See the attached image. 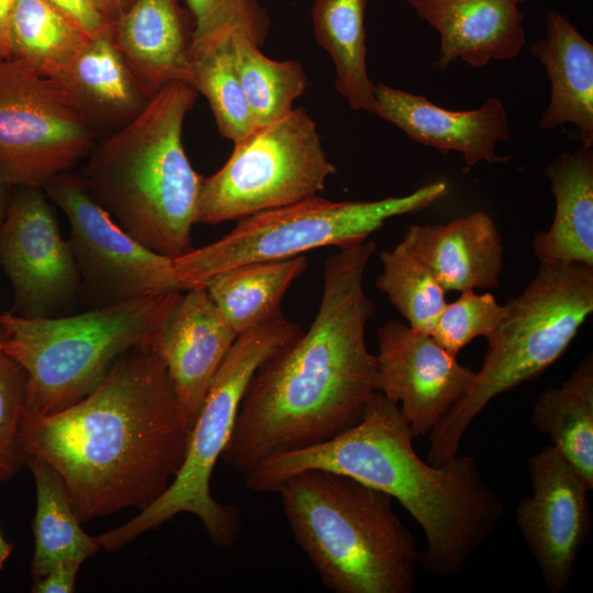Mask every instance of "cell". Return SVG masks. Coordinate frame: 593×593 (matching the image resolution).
Masks as SVG:
<instances>
[{
	"label": "cell",
	"mask_w": 593,
	"mask_h": 593,
	"mask_svg": "<svg viewBox=\"0 0 593 593\" xmlns=\"http://www.w3.org/2000/svg\"><path fill=\"white\" fill-rule=\"evenodd\" d=\"M302 328L282 312L240 333L219 368L192 424L183 463L166 492L152 505L97 540L116 551L180 513L195 515L219 548L235 545L243 527L234 505L217 502L210 490L214 466L232 435L243 395L258 367L293 344Z\"/></svg>",
	"instance_id": "8"
},
{
	"label": "cell",
	"mask_w": 593,
	"mask_h": 593,
	"mask_svg": "<svg viewBox=\"0 0 593 593\" xmlns=\"http://www.w3.org/2000/svg\"><path fill=\"white\" fill-rule=\"evenodd\" d=\"M504 305L506 316L470 390L428 434L427 461L434 466L458 455L469 425L492 399L536 379L564 354L593 312V265L540 262L535 278Z\"/></svg>",
	"instance_id": "6"
},
{
	"label": "cell",
	"mask_w": 593,
	"mask_h": 593,
	"mask_svg": "<svg viewBox=\"0 0 593 593\" xmlns=\"http://www.w3.org/2000/svg\"><path fill=\"white\" fill-rule=\"evenodd\" d=\"M99 136L52 77L13 58L0 60V177L38 187L72 171Z\"/></svg>",
	"instance_id": "11"
},
{
	"label": "cell",
	"mask_w": 593,
	"mask_h": 593,
	"mask_svg": "<svg viewBox=\"0 0 593 593\" xmlns=\"http://www.w3.org/2000/svg\"><path fill=\"white\" fill-rule=\"evenodd\" d=\"M382 272L376 280L410 327L430 334L446 305V292L429 268L400 242L380 254Z\"/></svg>",
	"instance_id": "31"
},
{
	"label": "cell",
	"mask_w": 593,
	"mask_h": 593,
	"mask_svg": "<svg viewBox=\"0 0 593 593\" xmlns=\"http://www.w3.org/2000/svg\"><path fill=\"white\" fill-rule=\"evenodd\" d=\"M374 250L366 239L326 259L309 329L254 373L221 456L242 474L273 455L329 440L362 418L377 392V356L365 338L374 304L363 290Z\"/></svg>",
	"instance_id": "1"
},
{
	"label": "cell",
	"mask_w": 593,
	"mask_h": 593,
	"mask_svg": "<svg viewBox=\"0 0 593 593\" xmlns=\"http://www.w3.org/2000/svg\"><path fill=\"white\" fill-rule=\"evenodd\" d=\"M398 404L377 391L353 427L329 440L286 452V475L320 469L350 477L395 499L426 537L419 567L437 577L460 573L504 513L472 455L441 466L424 461Z\"/></svg>",
	"instance_id": "3"
},
{
	"label": "cell",
	"mask_w": 593,
	"mask_h": 593,
	"mask_svg": "<svg viewBox=\"0 0 593 593\" xmlns=\"http://www.w3.org/2000/svg\"><path fill=\"white\" fill-rule=\"evenodd\" d=\"M180 0H134L114 22L112 40L150 99L171 82L192 86L194 23Z\"/></svg>",
	"instance_id": "18"
},
{
	"label": "cell",
	"mask_w": 593,
	"mask_h": 593,
	"mask_svg": "<svg viewBox=\"0 0 593 593\" xmlns=\"http://www.w3.org/2000/svg\"><path fill=\"white\" fill-rule=\"evenodd\" d=\"M15 0H0V60L9 58L8 27Z\"/></svg>",
	"instance_id": "37"
},
{
	"label": "cell",
	"mask_w": 593,
	"mask_h": 593,
	"mask_svg": "<svg viewBox=\"0 0 593 593\" xmlns=\"http://www.w3.org/2000/svg\"><path fill=\"white\" fill-rule=\"evenodd\" d=\"M556 201L548 231L535 235L540 262L593 265V149L560 154L546 169Z\"/></svg>",
	"instance_id": "23"
},
{
	"label": "cell",
	"mask_w": 593,
	"mask_h": 593,
	"mask_svg": "<svg viewBox=\"0 0 593 593\" xmlns=\"http://www.w3.org/2000/svg\"><path fill=\"white\" fill-rule=\"evenodd\" d=\"M43 190L69 221L68 244L79 273L81 296L92 307L184 291L172 259L131 237L96 201L81 174H59Z\"/></svg>",
	"instance_id": "12"
},
{
	"label": "cell",
	"mask_w": 593,
	"mask_h": 593,
	"mask_svg": "<svg viewBox=\"0 0 593 593\" xmlns=\"http://www.w3.org/2000/svg\"><path fill=\"white\" fill-rule=\"evenodd\" d=\"M532 423L593 484V355L588 354L560 387L546 388Z\"/></svg>",
	"instance_id": "26"
},
{
	"label": "cell",
	"mask_w": 593,
	"mask_h": 593,
	"mask_svg": "<svg viewBox=\"0 0 593 593\" xmlns=\"http://www.w3.org/2000/svg\"><path fill=\"white\" fill-rule=\"evenodd\" d=\"M232 48L238 77L256 126L284 116L303 94L307 77L294 60H273L245 35L233 32Z\"/></svg>",
	"instance_id": "30"
},
{
	"label": "cell",
	"mask_w": 593,
	"mask_h": 593,
	"mask_svg": "<svg viewBox=\"0 0 593 593\" xmlns=\"http://www.w3.org/2000/svg\"><path fill=\"white\" fill-rule=\"evenodd\" d=\"M53 79L99 139L130 123L149 101L111 34L89 38Z\"/></svg>",
	"instance_id": "21"
},
{
	"label": "cell",
	"mask_w": 593,
	"mask_h": 593,
	"mask_svg": "<svg viewBox=\"0 0 593 593\" xmlns=\"http://www.w3.org/2000/svg\"><path fill=\"white\" fill-rule=\"evenodd\" d=\"M374 98L378 118L394 124L424 146L443 154L460 153L469 167L481 161L500 164L511 159V156H499L495 150L499 142L511 137L507 112L497 98L488 99L475 110L452 111L383 82L374 85Z\"/></svg>",
	"instance_id": "17"
},
{
	"label": "cell",
	"mask_w": 593,
	"mask_h": 593,
	"mask_svg": "<svg viewBox=\"0 0 593 593\" xmlns=\"http://www.w3.org/2000/svg\"><path fill=\"white\" fill-rule=\"evenodd\" d=\"M0 326V340L2 337ZM25 370L0 346V482L25 465L22 422L26 403Z\"/></svg>",
	"instance_id": "33"
},
{
	"label": "cell",
	"mask_w": 593,
	"mask_h": 593,
	"mask_svg": "<svg viewBox=\"0 0 593 593\" xmlns=\"http://www.w3.org/2000/svg\"><path fill=\"white\" fill-rule=\"evenodd\" d=\"M11 190L12 187L0 177V225L7 214Z\"/></svg>",
	"instance_id": "39"
},
{
	"label": "cell",
	"mask_w": 593,
	"mask_h": 593,
	"mask_svg": "<svg viewBox=\"0 0 593 593\" xmlns=\"http://www.w3.org/2000/svg\"><path fill=\"white\" fill-rule=\"evenodd\" d=\"M182 292L55 317L1 313L0 346L27 377L25 411L51 415L89 394L124 353L153 345Z\"/></svg>",
	"instance_id": "7"
},
{
	"label": "cell",
	"mask_w": 593,
	"mask_h": 593,
	"mask_svg": "<svg viewBox=\"0 0 593 593\" xmlns=\"http://www.w3.org/2000/svg\"><path fill=\"white\" fill-rule=\"evenodd\" d=\"M440 36L435 66L445 70L460 59L474 68L510 60L522 51L524 14L515 0H406Z\"/></svg>",
	"instance_id": "19"
},
{
	"label": "cell",
	"mask_w": 593,
	"mask_h": 593,
	"mask_svg": "<svg viewBox=\"0 0 593 593\" xmlns=\"http://www.w3.org/2000/svg\"><path fill=\"white\" fill-rule=\"evenodd\" d=\"M533 492L516 507V523L550 593L570 582L592 526L593 484L552 445L529 457Z\"/></svg>",
	"instance_id": "14"
},
{
	"label": "cell",
	"mask_w": 593,
	"mask_h": 593,
	"mask_svg": "<svg viewBox=\"0 0 593 593\" xmlns=\"http://www.w3.org/2000/svg\"><path fill=\"white\" fill-rule=\"evenodd\" d=\"M187 8L194 23L192 43L233 30L261 47L269 33L270 18L258 0H187Z\"/></svg>",
	"instance_id": "34"
},
{
	"label": "cell",
	"mask_w": 593,
	"mask_h": 593,
	"mask_svg": "<svg viewBox=\"0 0 593 593\" xmlns=\"http://www.w3.org/2000/svg\"><path fill=\"white\" fill-rule=\"evenodd\" d=\"M198 91L171 82L120 130L98 139L81 174L112 219L148 249L175 259L193 249L203 180L183 148L182 130Z\"/></svg>",
	"instance_id": "4"
},
{
	"label": "cell",
	"mask_w": 593,
	"mask_h": 593,
	"mask_svg": "<svg viewBox=\"0 0 593 593\" xmlns=\"http://www.w3.org/2000/svg\"><path fill=\"white\" fill-rule=\"evenodd\" d=\"M307 265L305 255L247 264L215 275L203 288L239 335L281 312L283 295Z\"/></svg>",
	"instance_id": "24"
},
{
	"label": "cell",
	"mask_w": 593,
	"mask_h": 593,
	"mask_svg": "<svg viewBox=\"0 0 593 593\" xmlns=\"http://www.w3.org/2000/svg\"><path fill=\"white\" fill-rule=\"evenodd\" d=\"M515 1H516L517 3H521V2H523V1H525V0H515Z\"/></svg>",
	"instance_id": "41"
},
{
	"label": "cell",
	"mask_w": 593,
	"mask_h": 593,
	"mask_svg": "<svg viewBox=\"0 0 593 593\" xmlns=\"http://www.w3.org/2000/svg\"><path fill=\"white\" fill-rule=\"evenodd\" d=\"M87 37L111 34L114 22L99 0H47Z\"/></svg>",
	"instance_id": "35"
},
{
	"label": "cell",
	"mask_w": 593,
	"mask_h": 593,
	"mask_svg": "<svg viewBox=\"0 0 593 593\" xmlns=\"http://www.w3.org/2000/svg\"><path fill=\"white\" fill-rule=\"evenodd\" d=\"M546 36L530 46L551 85L541 130L572 124L584 147H593V45L556 10L546 13Z\"/></svg>",
	"instance_id": "22"
},
{
	"label": "cell",
	"mask_w": 593,
	"mask_h": 593,
	"mask_svg": "<svg viewBox=\"0 0 593 593\" xmlns=\"http://www.w3.org/2000/svg\"><path fill=\"white\" fill-rule=\"evenodd\" d=\"M36 488L33 522L35 540L31 575L37 580L55 564L66 560L83 561L96 555L100 545L82 528L67 486L60 474L47 462L26 457Z\"/></svg>",
	"instance_id": "25"
},
{
	"label": "cell",
	"mask_w": 593,
	"mask_h": 593,
	"mask_svg": "<svg viewBox=\"0 0 593 593\" xmlns=\"http://www.w3.org/2000/svg\"><path fill=\"white\" fill-rule=\"evenodd\" d=\"M238 334L204 288L184 290L152 345L191 425Z\"/></svg>",
	"instance_id": "16"
},
{
	"label": "cell",
	"mask_w": 593,
	"mask_h": 593,
	"mask_svg": "<svg viewBox=\"0 0 593 593\" xmlns=\"http://www.w3.org/2000/svg\"><path fill=\"white\" fill-rule=\"evenodd\" d=\"M402 243L425 264L444 289H495L504 246L493 219L483 211L446 224H412Z\"/></svg>",
	"instance_id": "20"
},
{
	"label": "cell",
	"mask_w": 593,
	"mask_h": 593,
	"mask_svg": "<svg viewBox=\"0 0 593 593\" xmlns=\"http://www.w3.org/2000/svg\"><path fill=\"white\" fill-rule=\"evenodd\" d=\"M87 37L47 0H15L8 27L9 58L55 77Z\"/></svg>",
	"instance_id": "28"
},
{
	"label": "cell",
	"mask_w": 593,
	"mask_h": 593,
	"mask_svg": "<svg viewBox=\"0 0 593 593\" xmlns=\"http://www.w3.org/2000/svg\"><path fill=\"white\" fill-rule=\"evenodd\" d=\"M43 188L12 187L0 225V266L13 294V314L45 318L66 315L81 296L68 240Z\"/></svg>",
	"instance_id": "13"
},
{
	"label": "cell",
	"mask_w": 593,
	"mask_h": 593,
	"mask_svg": "<svg viewBox=\"0 0 593 593\" xmlns=\"http://www.w3.org/2000/svg\"><path fill=\"white\" fill-rule=\"evenodd\" d=\"M378 345L377 391L398 404L414 437L429 434L470 390L475 371L400 321L378 329Z\"/></svg>",
	"instance_id": "15"
},
{
	"label": "cell",
	"mask_w": 593,
	"mask_h": 593,
	"mask_svg": "<svg viewBox=\"0 0 593 593\" xmlns=\"http://www.w3.org/2000/svg\"><path fill=\"white\" fill-rule=\"evenodd\" d=\"M448 192L444 181L410 194L374 201H332L313 195L244 220L220 239L172 259L183 290L203 288L215 275L247 264L305 255L366 240L387 220L415 213Z\"/></svg>",
	"instance_id": "9"
},
{
	"label": "cell",
	"mask_w": 593,
	"mask_h": 593,
	"mask_svg": "<svg viewBox=\"0 0 593 593\" xmlns=\"http://www.w3.org/2000/svg\"><path fill=\"white\" fill-rule=\"evenodd\" d=\"M367 0H314L312 24L336 69L335 88L351 110L376 114L374 85L366 64Z\"/></svg>",
	"instance_id": "27"
},
{
	"label": "cell",
	"mask_w": 593,
	"mask_h": 593,
	"mask_svg": "<svg viewBox=\"0 0 593 593\" xmlns=\"http://www.w3.org/2000/svg\"><path fill=\"white\" fill-rule=\"evenodd\" d=\"M233 30L221 31L191 46L192 86L203 94L221 135L233 143L255 127L235 66Z\"/></svg>",
	"instance_id": "29"
},
{
	"label": "cell",
	"mask_w": 593,
	"mask_h": 593,
	"mask_svg": "<svg viewBox=\"0 0 593 593\" xmlns=\"http://www.w3.org/2000/svg\"><path fill=\"white\" fill-rule=\"evenodd\" d=\"M505 316V305L499 304L492 293L462 291L456 301L446 303L429 335L457 357L475 337L492 340Z\"/></svg>",
	"instance_id": "32"
},
{
	"label": "cell",
	"mask_w": 593,
	"mask_h": 593,
	"mask_svg": "<svg viewBox=\"0 0 593 593\" xmlns=\"http://www.w3.org/2000/svg\"><path fill=\"white\" fill-rule=\"evenodd\" d=\"M83 561L66 560L55 564L46 574L37 580L31 588L34 593H72L76 590V580Z\"/></svg>",
	"instance_id": "36"
},
{
	"label": "cell",
	"mask_w": 593,
	"mask_h": 593,
	"mask_svg": "<svg viewBox=\"0 0 593 593\" xmlns=\"http://www.w3.org/2000/svg\"><path fill=\"white\" fill-rule=\"evenodd\" d=\"M13 550V544L7 541L0 533V570L4 568L5 561Z\"/></svg>",
	"instance_id": "40"
},
{
	"label": "cell",
	"mask_w": 593,
	"mask_h": 593,
	"mask_svg": "<svg viewBox=\"0 0 593 593\" xmlns=\"http://www.w3.org/2000/svg\"><path fill=\"white\" fill-rule=\"evenodd\" d=\"M294 540L334 593H411L421 550L393 497L350 477L310 469L277 490Z\"/></svg>",
	"instance_id": "5"
},
{
	"label": "cell",
	"mask_w": 593,
	"mask_h": 593,
	"mask_svg": "<svg viewBox=\"0 0 593 593\" xmlns=\"http://www.w3.org/2000/svg\"><path fill=\"white\" fill-rule=\"evenodd\" d=\"M105 13L115 22L134 0H99Z\"/></svg>",
	"instance_id": "38"
},
{
	"label": "cell",
	"mask_w": 593,
	"mask_h": 593,
	"mask_svg": "<svg viewBox=\"0 0 593 593\" xmlns=\"http://www.w3.org/2000/svg\"><path fill=\"white\" fill-rule=\"evenodd\" d=\"M335 172L313 119L292 109L235 142L226 163L203 177L197 223L240 221L317 195Z\"/></svg>",
	"instance_id": "10"
},
{
	"label": "cell",
	"mask_w": 593,
	"mask_h": 593,
	"mask_svg": "<svg viewBox=\"0 0 593 593\" xmlns=\"http://www.w3.org/2000/svg\"><path fill=\"white\" fill-rule=\"evenodd\" d=\"M188 421L152 345L124 353L89 394L51 415L24 412L26 457L63 478L81 523L145 510L178 474Z\"/></svg>",
	"instance_id": "2"
}]
</instances>
